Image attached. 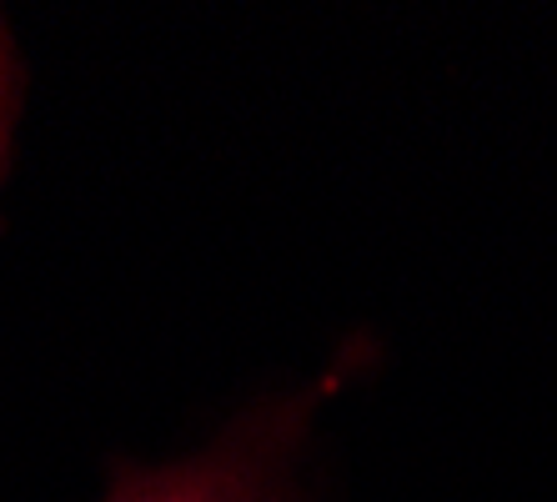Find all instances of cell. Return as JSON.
<instances>
[{"label":"cell","mask_w":557,"mask_h":502,"mask_svg":"<svg viewBox=\"0 0 557 502\" xmlns=\"http://www.w3.org/2000/svg\"><path fill=\"white\" fill-rule=\"evenodd\" d=\"M317 392L236 423L186 463L111 467L106 502H286V457L297 452Z\"/></svg>","instance_id":"1"},{"label":"cell","mask_w":557,"mask_h":502,"mask_svg":"<svg viewBox=\"0 0 557 502\" xmlns=\"http://www.w3.org/2000/svg\"><path fill=\"white\" fill-rule=\"evenodd\" d=\"M0 146H5V56H0Z\"/></svg>","instance_id":"2"}]
</instances>
